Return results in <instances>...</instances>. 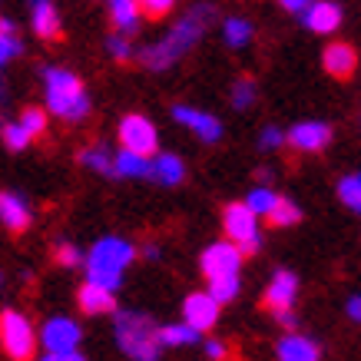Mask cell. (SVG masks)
Segmentation results:
<instances>
[{
	"instance_id": "1",
	"label": "cell",
	"mask_w": 361,
	"mask_h": 361,
	"mask_svg": "<svg viewBox=\"0 0 361 361\" xmlns=\"http://www.w3.org/2000/svg\"><path fill=\"white\" fill-rule=\"evenodd\" d=\"M216 23V7L209 4V0H199L192 4L179 20L169 27V30L153 40V44H146L140 50V63L149 70V73H163L169 66H176L186 54L196 50V44L206 37V30Z\"/></svg>"
},
{
	"instance_id": "2",
	"label": "cell",
	"mask_w": 361,
	"mask_h": 361,
	"mask_svg": "<svg viewBox=\"0 0 361 361\" xmlns=\"http://www.w3.org/2000/svg\"><path fill=\"white\" fill-rule=\"evenodd\" d=\"M40 80H44V106L50 110V116H56L60 123H70V126L87 120L93 103H90L83 80L73 70H66V66H44Z\"/></svg>"
},
{
	"instance_id": "3",
	"label": "cell",
	"mask_w": 361,
	"mask_h": 361,
	"mask_svg": "<svg viewBox=\"0 0 361 361\" xmlns=\"http://www.w3.org/2000/svg\"><path fill=\"white\" fill-rule=\"evenodd\" d=\"M136 262V245L123 235H99L87 252V265H83V279L97 285H106L113 292H120L123 275Z\"/></svg>"
},
{
	"instance_id": "4",
	"label": "cell",
	"mask_w": 361,
	"mask_h": 361,
	"mask_svg": "<svg viewBox=\"0 0 361 361\" xmlns=\"http://www.w3.org/2000/svg\"><path fill=\"white\" fill-rule=\"evenodd\" d=\"M113 338H116V348L130 361H159V355H163L159 325L149 315L133 312V308L113 312Z\"/></svg>"
},
{
	"instance_id": "5",
	"label": "cell",
	"mask_w": 361,
	"mask_h": 361,
	"mask_svg": "<svg viewBox=\"0 0 361 361\" xmlns=\"http://www.w3.org/2000/svg\"><path fill=\"white\" fill-rule=\"evenodd\" d=\"M0 345L11 361H33L37 355V329L33 322L17 308L0 312Z\"/></svg>"
},
{
	"instance_id": "6",
	"label": "cell",
	"mask_w": 361,
	"mask_h": 361,
	"mask_svg": "<svg viewBox=\"0 0 361 361\" xmlns=\"http://www.w3.org/2000/svg\"><path fill=\"white\" fill-rule=\"evenodd\" d=\"M222 232L245 255H255V252L262 249V219L245 206V199L242 202H229V206L222 209Z\"/></svg>"
},
{
	"instance_id": "7",
	"label": "cell",
	"mask_w": 361,
	"mask_h": 361,
	"mask_svg": "<svg viewBox=\"0 0 361 361\" xmlns=\"http://www.w3.org/2000/svg\"><path fill=\"white\" fill-rule=\"evenodd\" d=\"M116 140H120L123 149H133L140 156H156L159 153V130L149 116L142 113H126L120 123H116Z\"/></svg>"
},
{
	"instance_id": "8",
	"label": "cell",
	"mask_w": 361,
	"mask_h": 361,
	"mask_svg": "<svg viewBox=\"0 0 361 361\" xmlns=\"http://www.w3.org/2000/svg\"><path fill=\"white\" fill-rule=\"evenodd\" d=\"M242 262H245V252L235 245L232 239H219V242H209L206 249L199 252V269L209 279H219V275H239Z\"/></svg>"
},
{
	"instance_id": "9",
	"label": "cell",
	"mask_w": 361,
	"mask_h": 361,
	"mask_svg": "<svg viewBox=\"0 0 361 361\" xmlns=\"http://www.w3.org/2000/svg\"><path fill=\"white\" fill-rule=\"evenodd\" d=\"M83 341V329L77 318L70 315H50L40 325V345L44 351H80Z\"/></svg>"
},
{
	"instance_id": "10",
	"label": "cell",
	"mask_w": 361,
	"mask_h": 361,
	"mask_svg": "<svg viewBox=\"0 0 361 361\" xmlns=\"http://www.w3.org/2000/svg\"><path fill=\"white\" fill-rule=\"evenodd\" d=\"M173 123H179L189 133H196V140H202V142H219L226 136V126H222L219 116H212L206 110H196V106H186V103H176L173 106Z\"/></svg>"
},
{
	"instance_id": "11",
	"label": "cell",
	"mask_w": 361,
	"mask_h": 361,
	"mask_svg": "<svg viewBox=\"0 0 361 361\" xmlns=\"http://www.w3.org/2000/svg\"><path fill=\"white\" fill-rule=\"evenodd\" d=\"M298 302V275L292 269H275L269 285H265V308L279 315V312H295Z\"/></svg>"
},
{
	"instance_id": "12",
	"label": "cell",
	"mask_w": 361,
	"mask_h": 361,
	"mask_svg": "<svg viewBox=\"0 0 361 361\" xmlns=\"http://www.w3.org/2000/svg\"><path fill=\"white\" fill-rule=\"evenodd\" d=\"M219 312H222V302L212 292H192V295H186V302H183V318H186L192 329L199 331H212L216 329V322H219Z\"/></svg>"
},
{
	"instance_id": "13",
	"label": "cell",
	"mask_w": 361,
	"mask_h": 361,
	"mask_svg": "<svg viewBox=\"0 0 361 361\" xmlns=\"http://www.w3.org/2000/svg\"><path fill=\"white\" fill-rule=\"evenodd\" d=\"M331 142V126L322 120H302L288 130V146L295 153H322Z\"/></svg>"
},
{
	"instance_id": "14",
	"label": "cell",
	"mask_w": 361,
	"mask_h": 361,
	"mask_svg": "<svg viewBox=\"0 0 361 361\" xmlns=\"http://www.w3.org/2000/svg\"><path fill=\"white\" fill-rule=\"evenodd\" d=\"M0 222H4V229L11 232V235H23V232L30 229V222H33L30 202H27L20 192L4 189V192H0Z\"/></svg>"
},
{
	"instance_id": "15",
	"label": "cell",
	"mask_w": 361,
	"mask_h": 361,
	"mask_svg": "<svg viewBox=\"0 0 361 361\" xmlns=\"http://www.w3.org/2000/svg\"><path fill=\"white\" fill-rule=\"evenodd\" d=\"M77 308L90 318L113 315L116 312V292L106 288V285H97V282H90V279H83L77 288Z\"/></svg>"
},
{
	"instance_id": "16",
	"label": "cell",
	"mask_w": 361,
	"mask_h": 361,
	"mask_svg": "<svg viewBox=\"0 0 361 361\" xmlns=\"http://www.w3.org/2000/svg\"><path fill=\"white\" fill-rule=\"evenodd\" d=\"M298 17H302V23L308 30L322 33V37H329V33H335L341 27V7L335 0H312Z\"/></svg>"
},
{
	"instance_id": "17",
	"label": "cell",
	"mask_w": 361,
	"mask_h": 361,
	"mask_svg": "<svg viewBox=\"0 0 361 361\" xmlns=\"http://www.w3.org/2000/svg\"><path fill=\"white\" fill-rule=\"evenodd\" d=\"M275 358L279 361H322V345L302 331H285L275 341Z\"/></svg>"
},
{
	"instance_id": "18",
	"label": "cell",
	"mask_w": 361,
	"mask_h": 361,
	"mask_svg": "<svg viewBox=\"0 0 361 361\" xmlns=\"http://www.w3.org/2000/svg\"><path fill=\"white\" fill-rule=\"evenodd\" d=\"M322 66H325L329 77L348 80V77H355V70H358V54H355V47L345 44V40H331V44L322 50Z\"/></svg>"
},
{
	"instance_id": "19",
	"label": "cell",
	"mask_w": 361,
	"mask_h": 361,
	"mask_svg": "<svg viewBox=\"0 0 361 361\" xmlns=\"http://www.w3.org/2000/svg\"><path fill=\"white\" fill-rule=\"evenodd\" d=\"M116 153L120 149H113L106 142H90L77 153V163L90 173L103 176V179H116Z\"/></svg>"
},
{
	"instance_id": "20",
	"label": "cell",
	"mask_w": 361,
	"mask_h": 361,
	"mask_svg": "<svg viewBox=\"0 0 361 361\" xmlns=\"http://www.w3.org/2000/svg\"><path fill=\"white\" fill-rule=\"evenodd\" d=\"M153 179L156 186L163 189H176L183 186V179H186V163H183V156L176 153H156L153 156Z\"/></svg>"
},
{
	"instance_id": "21",
	"label": "cell",
	"mask_w": 361,
	"mask_h": 361,
	"mask_svg": "<svg viewBox=\"0 0 361 361\" xmlns=\"http://www.w3.org/2000/svg\"><path fill=\"white\" fill-rule=\"evenodd\" d=\"M106 11H110V23L123 33H136L146 17L140 0H106Z\"/></svg>"
},
{
	"instance_id": "22",
	"label": "cell",
	"mask_w": 361,
	"mask_h": 361,
	"mask_svg": "<svg viewBox=\"0 0 361 361\" xmlns=\"http://www.w3.org/2000/svg\"><path fill=\"white\" fill-rule=\"evenodd\" d=\"M30 30L40 37V40H56L63 27H60V11H56L50 0L44 4H30Z\"/></svg>"
},
{
	"instance_id": "23",
	"label": "cell",
	"mask_w": 361,
	"mask_h": 361,
	"mask_svg": "<svg viewBox=\"0 0 361 361\" xmlns=\"http://www.w3.org/2000/svg\"><path fill=\"white\" fill-rule=\"evenodd\" d=\"M153 176V156H140L133 149L116 153V179H149Z\"/></svg>"
},
{
	"instance_id": "24",
	"label": "cell",
	"mask_w": 361,
	"mask_h": 361,
	"mask_svg": "<svg viewBox=\"0 0 361 361\" xmlns=\"http://www.w3.org/2000/svg\"><path fill=\"white\" fill-rule=\"evenodd\" d=\"M202 331L192 329L186 318L183 322H169V325H159V341L163 348H189V345H199Z\"/></svg>"
},
{
	"instance_id": "25",
	"label": "cell",
	"mask_w": 361,
	"mask_h": 361,
	"mask_svg": "<svg viewBox=\"0 0 361 361\" xmlns=\"http://www.w3.org/2000/svg\"><path fill=\"white\" fill-rule=\"evenodd\" d=\"M255 37V27L245 17H222V44L229 50H245Z\"/></svg>"
},
{
	"instance_id": "26",
	"label": "cell",
	"mask_w": 361,
	"mask_h": 361,
	"mask_svg": "<svg viewBox=\"0 0 361 361\" xmlns=\"http://www.w3.org/2000/svg\"><path fill=\"white\" fill-rule=\"evenodd\" d=\"M279 192H275L272 186H265V183H259V186H252L249 189V196H245V206L259 216V219H269L272 216V209L279 206Z\"/></svg>"
},
{
	"instance_id": "27",
	"label": "cell",
	"mask_w": 361,
	"mask_h": 361,
	"mask_svg": "<svg viewBox=\"0 0 361 361\" xmlns=\"http://www.w3.org/2000/svg\"><path fill=\"white\" fill-rule=\"evenodd\" d=\"M20 54H23V40H20V33H17V23L4 17L0 20V63H11Z\"/></svg>"
},
{
	"instance_id": "28",
	"label": "cell",
	"mask_w": 361,
	"mask_h": 361,
	"mask_svg": "<svg viewBox=\"0 0 361 361\" xmlns=\"http://www.w3.org/2000/svg\"><path fill=\"white\" fill-rule=\"evenodd\" d=\"M338 202L348 209V212L361 216V169L338 179Z\"/></svg>"
},
{
	"instance_id": "29",
	"label": "cell",
	"mask_w": 361,
	"mask_h": 361,
	"mask_svg": "<svg viewBox=\"0 0 361 361\" xmlns=\"http://www.w3.org/2000/svg\"><path fill=\"white\" fill-rule=\"evenodd\" d=\"M0 140H4V146H7L11 153H20V149H27L37 136H33L20 120H7L4 123V130H0Z\"/></svg>"
},
{
	"instance_id": "30",
	"label": "cell",
	"mask_w": 361,
	"mask_h": 361,
	"mask_svg": "<svg viewBox=\"0 0 361 361\" xmlns=\"http://www.w3.org/2000/svg\"><path fill=\"white\" fill-rule=\"evenodd\" d=\"M269 226H272V229H292V226H298V222H302V206H295V202H292V199H279V206L272 209V216H269Z\"/></svg>"
},
{
	"instance_id": "31",
	"label": "cell",
	"mask_w": 361,
	"mask_h": 361,
	"mask_svg": "<svg viewBox=\"0 0 361 361\" xmlns=\"http://www.w3.org/2000/svg\"><path fill=\"white\" fill-rule=\"evenodd\" d=\"M255 97H259V90H255V80L249 77H239L235 83H232L229 90V99H232V106L235 110H249V106H255Z\"/></svg>"
},
{
	"instance_id": "32",
	"label": "cell",
	"mask_w": 361,
	"mask_h": 361,
	"mask_svg": "<svg viewBox=\"0 0 361 361\" xmlns=\"http://www.w3.org/2000/svg\"><path fill=\"white\" fill-rule=\"evenodd\" d=\"M209 292L219 298L222 305H229L232 298L242 292V275H219V279H209Z\"/></svg>"
},
{
	"instance_id": "33",
	"label": "cell",
	"mask_w": 361,
	"mask_h": 361,
	"mask_svg": "<svg viewBox=\"0 0 361 361\" xmlns=\"http://www.w3.org/2000/svg\"><path fill=\"white\" fill-rule=\"evenodd\" d=\"M54 259H56V265H63V269H83V265H87V252L80 249V245H73V242H56Z\"/></svg>"
},
{
	"instance_id": "34",
	"label": "cell",
	"mask_w": 361,
	"mask_h": 361,
	"mask_svg": "<svg viewBox=\"0 0 361 361\" xmlns=\"http://www.w3.org/2000/svg\"><path fill=\"white\" fill-rule=\"evenodd\" d=\"M255 146H259L262 153H275V149L288 146V130H279L275 123H269V126H262V130H259V140H255Z\"/></svg>"
},
{
	"instance_id": "35",
	"label": "cell",
	"mask_w": 361,
	"mask_h": 361,
	"mask_svg": "<svg viewBox=\"0 0 361 361\" xmlns=\"http://www.w3.org/2000/svg\"><path fill=\"white\" fill-rule=\"evenodd\" d=\"M106 54H110L113 60H130V56H140V50L130 44V33L113 30L110 37H106Z\"/></svg>"
},
{
	"instance_id": "36",
	"label": "cell",
	"mask_w": 361,
	"mask_h": 361,
	"mask_svg": "<svg viewBox=\"0 0 361 361\" xmlns=\"http://www.w3.org/2000/svg\"><path fill=\"white\" fill-rule=\"evenodd\" d=\"M47 113H50L47 106H23L17 120H20L23 126L33 133V136H44V133H47Z\"/></svg>"
},
{
	"instance_id": "37",
	"label": "cell",
	"mask_w": 361,
	"mask_h": 361,
	"mask_svg": "<svg viewBox=\"0 0 361 361\" xmlns=\"http://www.w3.org/2000/svg\"><path fill=\"white\" fill-rule=\"evenodd\" d=\"M140 4H142V11H146V17H153V20L166 17L176 7V0H140Z\"/></svg>"
},
{
	"instance_id": "38",
	"label": "cell",
	"mask_w": 361,
	"mask_h": 361,
	"mask_svg": "<svg viewBox=\"0 0 361 361\" xmlns=\"http://www.w3.org/2000/svg\"><path fill=\"white\" fill-rule=\"evenodd\" d=\"M202 355H206L209 361H226V355H229V348H226V341H219V338H209V341H202Z\"/></svg>"
},
{
	"instance_id": "39",
	"label": "cell",
	"mask_w": 361,
	"mask_h": 361,
	"mask_svg": "<svg viewBox=\"0 0 361 361\" xmlns=\"http://www.w3.org/2000/svg\"><path fill=\"white\" fill-rule=\"evenodd\" d=\"M37 361H87L80 351H44Z\"/></svg>"
},
{
	"instance_id": "40",
	"label": "cell",
	"mask_w": 361,
	"mask_h": 361,
	"mask_svg": "<svg viewBox=\"0 0 361 361\" xmlns=\"http://www.w3.org/2000/svg\"><path fill=\"white\" fill-rule=\"evenodd\" d=\"M345 315H348L355 325H361V292H355V295L345 302Z\"/></svg>"
},
{
	"instance_id": "41",
	"label": "cell",
	"mask_w": 361,
	"mask_h": 361,
	"mask_svg": "<svg viewBox=\"0 0 361 361\" xmlns=\"http://www.w3.org/2000/svg\"><path fill=\"white\" fill-rule=\"evenodd\" d=\"M279 4H282L285 11L288 13H302L308 7V4H312V0H279Z\"/></svg>"
},
{
	"instance_id": "42",
	"label": "cell",
	"mask_w": 361,
	"mask_h": 361,
	"mask_svg": "<svg viewBox=\"0 0 361 361\" xmlns=\"http://www.w3.org/2000/svg\"><path fill=\"white\" fill-rule=\"evenodd\" d=\"M142 259L156 262V259H159V245H142Z\"/></svg>"
},
{
	"instance_id": "43",
	"label": "cell",
	"mask_w": 361,
	"mask_h": 361,
	"mask_svg": "<svg viewBox=\"0 0 361 361\" xmlns=\"http://www.w3.org/2000/svg\"><path fill=\"white\" fill-rule=\"evenodd\" d=\"M272 169H259V183H265V186H269V183H272Z\"/></svg>"
},
{
	"instance_id": "44",
	"label": "cell",
	"mask_w": 361,
	"mask_h": 361,
	"mask_svg": "<svg viewBox=\"0 0 361 361\" xmlns=\"http://www.w3.org/2000/svg\"><path fill=\"white\" fill-rule=\"evenodd\" d=\"M30 4H44V0H30Z\"/></svg>"
}]
</instances>
